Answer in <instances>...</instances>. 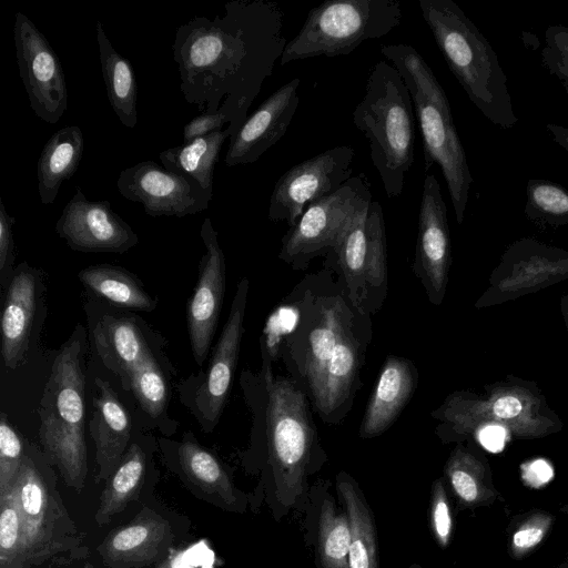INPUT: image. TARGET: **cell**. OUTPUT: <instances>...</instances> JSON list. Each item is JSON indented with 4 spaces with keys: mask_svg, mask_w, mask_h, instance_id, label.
<instances>
[{
    "mask_svg": "<svg viewBox=\"0 0 568 568\" xmlns=\"http://www.w3.org/2000/svg\"><path fill=\"white\" fill-rule=\"evenodd\" d=\"M90 432L95 445L97 481L106 480L120 464L131 438L132 422L110 383L95 378Z\"/></svg>",
    "mask_w": 568,
    "mask_h": 568,
    "instance_id": "obj_23",
    "label": "cell"
},
{
    "mask_svg": "<svg viewBox=\"0 0 568 568\" xmlns=\"http://www.w3.org/2000/svg\"><path fill=\"white\" fill-rule=\"evenodd\" d=\"M541 65L556 77L568 94V27L549 26L545 31Z\"/></svg>",
    "mask_w": 568,
    "mask_h": 568,
    "instance_id": "obj_41",
    "label": "cell"
},
{
    "mask_svg": "<svg viewBox=\"0 0 568 568\" xmlns=\"http://www.w3.org/2000/svg\"><path fill=\"white\" fill-rule=\"evenodd\" d=\"M417 372L407 358L389 356L378 375L359 427L362 438L383 434L397 418L412 397Z\"/></svg>",
    "mask_w": 568,
    "mask_h": 568,
    "instance_id": "obj_24",
    "label": "cell"
},
{
    "mask_svg": "<svg viewBox=\"0 0 568 568\" xmlns=\"http://www.w3.org/2000/svg\"><path fill=\"white\" fill-rule=\"evenodd\" d=\"M490 387L487 397L457 392L449 395L434 417L456 435L467 436L488 424L501 425L521 438L542 437L560 428L558 417L531 385L525 382Z\"/></svg>",
    "mask_w": 568,
    "mask_h": 568,
    "instance_id": "obj_9",
    "label": "cell"
},
{
    "mask_svg": "<svg viewBox=\"0 0 568 568\" xmlns=\"http://www.w3.org/2000/svg\"><path fill=\"white\" fill-rule=\"evenodd\" d=\"M368 255L366 266V310L375 312L387 291L386 227L379 202H372L367 213Z\"/></svg>",
    "mask_w": 568,
    "mask_h": 568,
    "instance_id": "obj_34",
    "label": "cell"
},
{
    "mask_svg": "<svg viewBox=\"0 0 568 568\" xmlns=\"http://www.w3.org/2000/svg\"><path fill=\"white\" fill-rule=\"evenodd\" d=\"M382 54L400 73L413 101L423 139L424 170L436 163L447 184L458 224H462L474 182L458 136L448 98L433 70L412 45L385 44Z\"/></svg>",
    "mask_w": 568,
    "mask_h": 568,
    "instance_id": "obj_4",
    "label": "cell"
},
{
    "mask_svg": "<svg viewBox=\"0 0 568 568\" xmlns=\"http://www.w3.org/2000/svg\"><path fill=\"white\" fill-rule=\"evenodd\" d=\"M234 133V130L227 125L221 131L162 151L159 154L160 161L165 170L191 178L213 196L215 164L222 145Z\"/></svg>",
    "mask_w": 568,
    "mask_h": 568,
    "instance_id": "obj_30",
    "label": "cell"
},
{
    "mask_svg": "<svg viewBox=\"0 0 568 568\" xmlns=\"http://www.w3.org/2000/svg\"><path fill=\"white\" fill-rule=\"evenodd\" d=\"M354 158L352 146L341 145L292 166L275 183L268 219L293 226L312 202L335 192L352 178Z\"/></svg>",
    "mask_w": 568,
    "mask_h": 568,
    "instance_id": "obj_13",
    "label": "cell"
},
{
    "mask_svg": "<svg viewBox=\"0 0 568 568\" xmlns=\"http://www.w3.org/2000/svg\"><path fill=\"white\" fill-rule=\"evenodd\" d=\"M351 528L347 514H336L329 503L322 506L318 552L324 568H348Z\"/></svg>",
    "mask_w": 568,
    "mask_h": 568,
    "instance_id": "obj_36",
    "label": "cell"
},
{
    "mask_svg": "<svg viewBox=\"0 0 568 568\" xmlns=\"http://www.w3.org/2000/svg\"><path fill=\"white\" fill-rule=\"evenodd\" d=\"M560 510L565 514H568V504H566Z\"/></svg>",
    "mask_w": 568,
    "mask_h": 568,
    "instance_id": "obj_50",
    "label": "cell"
},
{
    "mask_svg": "<svg viewBox=\"0 0 568 568\" xmlns=\"http://www.w3.org/2000/svg\"><path fill=\"white\" fill-rule=\"evenodd\" d=\"M174 540L171 521L144 506L129 523L112 529L98 552L108 568H144L166 559Z\"/></svg>",
    "mask_w": 568,
    "mask_h": 568,
    "instance_id": "obj_20",
    "label": "cell"
},
{
    "mask_svg": "<svg viewBox=\"0 0 568 568\" xmlns=\"http://www.w3.org/2000/svg\"><path fill=\"white\" fill-rule=\"evenodd\" d=\"M410 568H420V567H418V566H412Z\"/></svg>",
    "mask_w": 568,
    "mask_h": 568,
    "instance_id": "obj_51",
    "label": "cell"
},
{
    "mask_svg": "<svg viewBox=\"0 0 568 568\" xmlns=\"http://www.w3.org/2000/svg\"><path fill=\"white\" fill-rule=\"evenodd\" d=\"M301 80L292 79L274 91L230 138L225 164L234 166L257 161L286 133L298 106Z\"/></svg>",
    "mask_w": 568,
    "mask_h": 568,
    "instance_id": "obj_21",
    "label": "cell"
},
{
    "mask_svg": "<svg viewBox=\"0 0 568 568\" xmlns=\"http://www.w3.org/2000/svg\"><path fill=\"white\" fill-rule=\"evenodd\" d=\"M93 338L102 362L121 378L126 389L131 372L153 353L131 317L104 316L95 325Z\"/></svg>",
    "mask_w": 568,
    "mask_h": 568,
    "instance_id": "obj_26",
    "label": "cell"
},
{
    "mask_svg": "<svg viewBox=\"0 0 568 568\" xmlns=\"http://www.w3.org/2000/svg\"><path fill=\"white\" fill-rule=\"evenodd\" d=\"M12 487L29 568L87 556V548L58 490L52 464L44 454L27 447Z\"/></svg>",
    "mask_w": 568,
    "mask_h": 568,
    "instance_id": "obj_7",
    "label": "cell"
},
{
    "mask_svg": "<svg viewBox=\"0 0 568 568\" xmlns=\"http://www.w3.org/2000/svg\"><path fill=\"white\" fill-rule=\"evenodd\" d=\"M174 469L195 497L225 510H241L242 496L229 471L191 433L178 444Z\"/></svg>",
    "mask_w": 568,
    "mask_h": 568,
    "instance_id": "obj_22",
    "label": "cell"
},
{
    "mask_svg": "<svg viewBox=\"0 0 568 568\" xmlns=\"http://www.w3.org/2000/svg\"><path fill=\"white\" fill-rule=\"evenodd\" d=\"M554 524L552 514L535 509L524 515L509 537V555L521 559L534 551L546 538Z\"/></svg>",
    "mask_w": 568,
    "mask_h": 568,
    "instance_id": "obj_39",
    "label": "cell"
},
{
    "mask_svg": "<svg viewBox=\"0 0 568 568\" xmlns=\"http://www.w3.org/2000/svg\"><path fill=\"white\" fill-rule=\"evenodd\" d=\"M546 128L554 141L568 152V128L555 123H547Z\"/></svg>",
    "mask_w": 568,
    "mask_h": 568,
    "instance_id": "obj_46",
    "label": "cell"
},
{
    "mask_svg": "<svg viewBox=\"0 0 568 568\" xmlns=\"http://www.w3.org/2000/svg\"><path fill=\"white\" fill-rule=\"evenodd\" d=\"M427 23L447 65L469 100L493 124L518 123L507 77L493 47L453 0H419Z\"/></svg>",
    "mask_w": 568,
    "mask_h": 568,
    "instance_id": "obj_3",
    "label": "cell"
},
{
    "mask_svg": "<svg viewBox=\"0 0 568 568\" xmlns=\"http://www.w3.org/2000/svg\"><path fill=\"white\" fill-rule=\"evenodd\" d=\"M508 429L501 425L488 424L479 427L474 435L486 449L499 452L504 448Z\"/></svg>",
    "mask_w": 568,
    "mask_h": 568,
    "instance_id": "obj_45",
    "label": "cell"
},
{
    "mask_svg": "<svg viewBox=\"0 0 568 568\" xmlns=\"http://www.w3.org/2000/svg\"><path fill=\"white\" fill-rule=\"evenodd\" d=\"M80 331L81 327H77L57 354L39 408V437L44 455L58 468L67 486L78 493L88 476L85 376Z\"/></svg>",
    "mask_w": 568,
    "mask_h": 568,
    "instance_id": "obj_6",
    "label": "cell"
},
{
    "mask_svg": "<svg viewBox=\"0 0 568 568\" xmlns=\"http://www.w3.org/2000/svg\"><path fill=\"white\" fill-rule=\"evenodd\" d=\"M16 219L8 214L0 197V271L4 272L13 260L12 225Z\"/></svg>",
    "mask_w": 568,
    "mask_h": 568,
    "instance_id": "obj_44",
    "label": "cell"
},
{
    "mask_svg": "<svg viewBox=\"0 0 568 568\" xmlns=\"http://www.w3.org/2000/svg\"><path fill=\"white\" fill-rule=\"evenodd\" d=\"M81 283L95 295L125 308L151 312L158 300L146 293L129 271L108 264L93 265L78 274Z\"/></svg>",
    "mask_w": 568,
    "mask_h": 568,
    "instance_id": "obj_33",
    "label": "cell"
},
{
    "mask_svg": "<svg viewBox=\"0 0 568 568\" xmlns=\"http://www.w3.org/2000/svg\"><path fill=\"white\" fill-rule=\"evenodd\" d=\"M561 311L568 328V295H564L561 298Z\"/></svg>",
    "mask_w": 568,
    "mask_h": 568,
    "instance_id": "obj_47",
    "label": "cell"
},
{
    "mask_svg": "<svg viewBox=\"0 0 568 568\" xmlns=\"http://www.w3.org/2000/svg\"><path fill=\"white\" fill-rule=\"evenodd\" d=\"M450 262L447 207L439 183L430 174L423 183L413 267L435 305H439L444 298Z\"/></svg>",
    "mask_w": 568,
    "mask_h": 568,
    "instance_id": "obj_17",
    "label": "cell"
},
{
    "mask_svg": "<svg viewBox=\"0 0 568 568\" xmlns=\"http://www.w3.org/2000/svg\"><path fill=\"white\" fill-rule=\"evenodd\" d=\"M55 232L72 250L81 252L124 253L139 242L109 201H90L80 187L63 207Z\"/></svg>",
    "mask_w": 568,
    "mask_h": 568,
    "instance_id": "obj_16",
    "label": "cell"
},
{
    "mask_svg": "<svg viewBox=\"0 0 568 568\" xmlns=\"http://www.w3.org/2000/svg\"><path fill=\"white\" fill-rule=\"evenodd\" d=\"M445 474L450 487L464 507H480L495 501L498 496L486 459L464 446L450 454Z\"/></svg>",
    "mask_w": 568,
    "mask_h": 568,
    "instance_id": "obj_32",
    "label": "cell"
},
{
    "mask_svg": "<svg viewBox=\"0 0 568 568\" xmlns=\"http://www.w3.org/2000/svg\"><path fill=\"white\" fill-rule=\"evenodd\" d=\"M205 254L200 262L199 280L187 303L186 322L193 357L202 366L216 331L225 292V257L210 217L200 231Z\"/></svg>",
    "mask_w": 568,
    "mask_h": 568,
    "instance_id": "obj_18",
    "label": "cell"
},
{
    "mask_svg": "<svg viewBox=\"0 0 568 568\" xmlns=\"http://www.w3.org/2000/svg\"><path fill=\"white\" fill-rule=\"evenodd\" d=\"M19 73L30 106L41 120L55 124L68 108V90L62 64L44 34L22 12L13 26Z\"/></svg>",
    "mask_w": 568,
    "mask_h": 568,
    "instance_id": "obj_12",
    "label": "cell"
},
{
    "mask_svg": "<svg viewBox=\"0 0 568 568\" xmlns=\"http://www.w3.org/2000/svg\"><path fill=\"white\" fill-rule=\"evenodd\" d=\"M36 273L22 264L8 286L1 316V354L8 368H16L29 342L37 304Z\"/></svg>",
    "mask_w": 568,
    "mask_h": 568,
    "instance_id": "obj_25",
    "label": "cell"
},
{
    "mask_svg": "<svg viewBox=\"0 0 568 568\" xmlns=\"http://www.w3.org/2000/svg\"><path fill=\"white\" fill-rule=\"evenodd\" d=\"M432 527L438 544L446 547L450 540L453 519L449 501L442 480H436L433 486L432 498Z\"/></svg>",
    "mask_w": 568,
    "mask_h": 568,
    "instance_id": "obj_42",
    "label": "cell"
},
{
    "mask_svg": "<svg viewBox=\"0 0 568 568\" xmlns=\"http://www.w3.org/2000/svg\"><path fill=\"white\" fill-rule=\"evenodd\" d=\"M264 368L270 462L277 484L298 493L317 439L308 398L294 379L274 376L268 365Z\"/></svg>",
    "mask_w": 568,
    "mask_h": 568,
    "instance_id": "obj_10",
    "label": "cell"
},
{
    "mask_svg": "<svg viewBox=\"0 0 568 568\" xmlns=\"http://www.w3.org/2000/svg\"><path fill=\"white\" fill-rule=\"evenodd\" d=\"M286 43L275 1L234 0L222 16L192 18L172 45L185 101L202 113L223 111L236 133Z\"/></svg>",
    "mask_w": 568,
    "mask_h": 568,
    "instance_id": "obj_1",
    "label": "cell"
},
{
    "mask_svg": "<svg viewBox=\"0 0 568 568\" xmlns=\"http://www.w3.org/2000/svg\"><path fill=\"white\" fill-rule=\"evenodd\" d=\"M27 452L19 433L6 413L0 417V495L7 493L16 480Z\"/></svg>",
    "mask_w": 568,
    "mask_h": 568,
    "instance_id": "obj_40",
    "label": "cell"
},
{
    "mask_svg": "<svg viewBox=\"0 0 568 568\" xmlns=\"http://www.w3.org/2000/svg\"><path fill=\"white\" fill-rule=\"evenodd\" d=\"M128 389L133 392L141 407L152 418H158L165 412L169 398L168 381L153 353L131 372Z\"/></svg>",
    "mask_w": 568,
    "mask_h": 568,
    "instance_id": "obj_37",
    "label": "cell"
},
{
    "mask_svg": "<svg viewBox=\"0 0 568 568\" xmlns=\"http://www.w3.org/2000/svg\"><path fill=\"white\" fill-rule=\"evenodd\" d=\"M364 173L352 176L335 192L312 202L282 239L278 257L294 268L329 254L372 203Z\"/></svg>",
    "mask_w": 568,
    "mask_h": 568,
    "instance_id": "obj_11",
    "label": "cell"
},
{
    "mask_svg": "<svg viewBox=\"0 0 568 568\" xmlns=\"http://www.w3.org/2000/svg\"><path fill=\"white\" fill-rule=\"evenodd\" d=\"M0 568H29L13 487L0 495Z\"/></svg>",
    "mask_w": 568,
    "mask_h": 568,
    "instance_id": "obj_38",
    "label": "cell"
},
{
    "mask_svg": "<svg viewBox=\"0 0 568 568\" xmlns=\"http://www.w3.org/2000/svg\"><path fill=\"white\" fill-rule=\"evenodd\" d=\"M148 467L149 456L145 448L138 443L130 444L100 495L94 515L99 526L109 524L141 495L148 477Z\"/></svg>",
    "mask_w": 568,
    "mask_h": 568,
    "instance_id": "obj_28",
    "label": "cell"
},
{
    "mask_svg": "<svg viewBox=\"0 0 568 568\" xmlns=\"http://www.w3.org/2000/svg\"><path fill=\"white\" fill-rule=\"evenodd\" d=\"M526 217L540 227L568 225V190L544 179H530L526 187Z\"/></svg>",
    "mask_w": 568,
    "mask_h": 568,
    "instance_id": "obj_35",
    "label": "cell"
},
{
    "mask_svg": "<svg viewBox=\"0 0 568 568\" xmlns=\"http://www.w3.org/2000/svg\"><path fill=\"white\" fill-rule=\"evenodd\" d=\"M248 280L236 286L231 310L215 345L203 384L195 393L194 406L202 427L210 432L217 424L227 400L240 354Z\"/></svg>",
    "mask_w": 568,
    "mask_h": 568,
    "instance_id": "obj_19",
    "label": "cell"
},
{
    "mask_svg": "<svg viewBox=\"0 0 568 568\" xmlns=\"http://www.w3.org/2000/svg\"><path fill=\"white\" fill-rule=\"evenodd\" d=\"M331 273L304 278L294 296L295 323L284 337L283 357L321 418L337 423L352 406L371 331L368 315Z\"/></svg>",
    "mask_w": 568,
    "mask_h": 568,
    "instance_id": "obj_2",
    "label": "cell"
},
{
    "mask_svg": "<svg viewBox=\"0 0 568 568\" xmlns=\"http://www.w3.org/2000/svg\"><path fill=\"white\" fill-rule=\"evenodd\" d=\"M568 277V252L534 239H520L505 251L479 305L494 304Z\"/></svg>",
    "mask_w": 568,
    "mask_h": 568,
    "instance_id": "obj_15",
    "label": "cell"
},
{
    "mask_svg": "<svg viewBox=\"0 0 568 568\" xmlns=\"http://www.w3.org/2000/svg\"><path fill=\"white\" fill-rule=\"evenodd\" d=\"M83 148V133L77 125L63 126L47 141L37 163L42 204H52L63 181L73 176L81 162Z\"/></svg>",
    "mask_w": 568,
    "mask_h": 568,
    "instance_id": "obj_27",
    "label": "cell"
},
{
    "mask_svg": "<svg viewBox=\"0 0 568 568\" xmlns=\"http://www.w3.org/2000/svg\"><path fill=\"white\" fill-rule=\"evenodd\" d=\"M231 124V119L221 110L194 116L183 129V143L221 131Z\"/></svg>",
    "mask_w": 568,
    "mask_h": 568,
    "instance_id": "obj_43",
    "label": "cell"
},
{
    "mask_svg": "<svg viewBox=\"0 0 568 568\" xmlns=\"http://www.w3.org/2000/svg\"><path fill=\"white\" fill-rule=\"evenodd\" d=\"M97 41L108 100L120 122L133 129L138 123V87L131 62L111 44L103 26L97 22Z\"/></svg>",
    "mask_w": 568,
    "mask_h": 568,
    "instance_id": "obj_29",
    "label": "cell"
},
{
    "mask_svg": "<svg viewBox=\"0 0 568 568\" xmlns=\"http://www.w3.org/2000/svg\"><path fill=\"white\" fill-rule=\"evenodd\" d=\"M116 186L124 199L141 203L151 216L196 214L206 210L213 197L191 178L170 172L152 160L123 169Z\"/></svg>",
    "mask_w": 568,
    "mask_h": 568,
    "instance_id": "obj_14",
    "label": "cell"
},
{
    "mask_svg": "<svg viewBox=\"0 0 568 568\" xmlns=\"http://www.w3.org/2000/svg\"><path fill=\"white\" fill-rule=\"evenodd\" d=\"M353 123L369 142L386 195L399 196L415 159L416 116L409 91L393 64L382 60L372 68Z\"/></svg>",
    "mask_w": 568,
    "mask_h": 568,
    "instance_id": "obj_5",
    "label": "cell"
},
{
    "mask_svg": "<svg viewBox=\"0 0 568 568\" xmlns=\"http://www.w3.org/2000/svg\"><path fill=\"white\" fill-rule=\"evenodd\" d=\"M402 19L396 0H329L313 8L286 43L281 65L313 57L352 53L363 41L379 39Z\"/></svg>",
    "mask_w": 568,
    "mask_h": 568,
    "instance_id": "obj_8",
    "label": "cell"
},
{
    "mask_svg": "<svg viewBox=\"0 0 568 568\" xmlns=\"http://www.w3.org/2000/svg\"><path fill=\"white\" fill-rule=\"evenodd\" d=\"M556 568H568V558H566L558 567Z\"/></svg>",
    "mask_w": 568,
    "mask_h": 568,
    "instance_id": "obj_49",
    "label": "cell"
},
{
    "mask_svg": "<svg viewBox=\"0 0 568 568\" xmlns=\"http://www.w3.org/2000/svg\"><path fill=\"white\" fill-rule=\"evenodd\" d=\"M158 568H172L171 557H168L162 562L159 564Z\"/></svg>",
    "mask_w": 568,
    "mask_h": 568,
    "instance_id": "obj_48",
    "label": "cell"
},
{
    "mask_svg": "<svg viewBox=\"0 0 568 568\" xmlns=\"http://www.w3.org/2000/svg\"><path fill=\"white\" fill-rule=\"evenodd\" d=\"M336 487L349 520L348 568H378L375 526L361 490L343 471L337 475Z\"/></svg>",
    "mask_w": 568,
    "mask_h": 568,
    "instance_id": "obj_31",
    "label": "cell"
}]
</instances>
